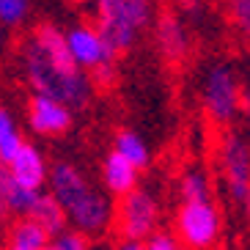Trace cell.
<instances>
[{"instance_id":"obj_1","label":"cell","mask_w":250,"mask_h":250,"mask_svg":"<svg viewBox=\"0 0 250 250\" xmlns=\"http://www.w3.org/2000/svg\"><path fill=\"white\" fill-rule=\"evenodd\" d=\"M22 63H25L28 83L33 85L36 96L55 99V102L66 104L72 113L83 110L88 104L91 94H94V83L88 80L85 72H80V69H63L58 63H52L30 39L22 44Z\"/></svg>"},{"instance_id":"obj_2","label":"cell","mask_w":250,"mask_h":250,"mask_svg":"<svg viewBox=\"0 0 250 250\" xmlns=\"http://www.w3.org/2000/svg\"><path fill=\"white\" fill-rule=\"evenodd\" d=\"M239 102H242V85L236 72L226 63H214L204 80V110L214 124L226 126L236 118Z\"/></svg>"},{"instance_id":"obj_3","label":"cell","mask_w":250,"mask_h":250,"mask_svg":"<svg viewBox=\"0 0 250 250\" xmlns=\"http://www.w3.org/2000/svg\"><path fill=\"white\" fill-rule=\"evenodd\" d=\"M179 239L192 250L212 248L220 234V217L212 201H184L179 209Z\"/></svg>"},{"instance_id":"obj_4","label":"cell","mask_w":250,"mask_h":250,"mask_svg":"<svg viewBox=\"0 0 250 250\" xmlns=\"http://www.w3.org/2000/svg\"><path fill=\"white\" fill-rule=\"evenodd\" d=\"M157 220H160V206L148 190L135 187L118 204V231L124 239H135V242L148 239L154 234Z\"/></svg>"},{"instance_id":"obj_5","label":"cell","mask_w":250,"mask_h":250,"mask_svg":"<svg viewBox=\"0 0 250 250\" xmlns=\"http://www.w3.org/2000/svg\"><path fill=\"white\" fill-rule=\"evenodd\" d=\"M220 162H223V176H226L228 195L242 204L245 195L250 192V143L242 132L223 135L220 140Z\"/></svg>"},{"instance_id":"obj_6","label":"cell","mask_w":250,"mask_h":250,"mask_svg":"<svg viewBox=\"0 0 250 250\" xmlns=\"http://www.w3.org/2000/svg\"><path fill=\"white\" fill-rule=\"evenodd\" d=\"M94 28L113 58H118L121 52L129 50L135 44V36H138V30L126 20L124 0H96V25Z\"/></svg>"},{"instance_id":"obj_7","label":"cell","mask_w":250,"mask_h":250,"mask_svg":"<svg viewBox=\"0 0 250 250\" xmlns=\"http://www.w3.org/2000/svg\"><path fill=\"white\" fill-rule=\"evenodd\" d=\"M63 39H66V50H69V55H72L74 66L85 74L94 72V69L102 66V63L116 61L110 52H107L104 42L99 39L96 28H91V25H74V28H69L66 33H63Z\"/></svg>"},{"instance_id":"obj_8","label":"cell","mask_w":250,"mask_h":250,"mask_svg":"<svg viewBox=\"0 0 250 250\" xmlns=\"http://www.w3.org/2000/svg\"><path fill=\"white\" fill-rule=\"evenodd\" d=\"M47 184H50V195L61 204L63 212L74 209L91 192L88 182L83 179V173L74 168L72 162H55L50 168V173H47Z\"/></svg>"},{"instance_id":"obj_9","label":"cell","mask_w":250,"mask_h":250,"mask_svg":"<svg viewBox=\"0 0 250 250\" xmlns=\"http://www.w3.org/2000/svg\"><path fill=\"white\" fill-rule=\"evenodd\" d=\"M28 124L36 135H63L72 129V110L55 99L33 94L28 104Z\"/></svg>"},{"instance_id":"obj_10","label":"cell","mask_w":250,"mask_h":250,"mask_svg":"<svg viewBox=\"0 0 250 250\" xmlns=\"http://www.w3.org/2000/svg\"><path fill=\"white\" fill-rule=\"evenodd\" d=\"M66 220L72 223L83 236L85 234H99V231H104L107 223L113 220V206H110V201L104 198L102 192L91 190L80 204L74 206V209L66 212Z\"/></svg>"},{"instance_id":"obj_11","label":"cell","mask_w":250,"mask_h":250,"mask_svg":"<svg viewBox=\"0 0 250 250\" xmlns=\"http://www.w3.org/2000/svg\"><path fill=\"white\" fill-rule=\"evenodd\" d=\"M8 170H11V176L17 179L20 187L36 190V192H42V187L47 182V173H50L42 151L36 146H30V143H22V148L17 151V157L8 162Z\"/></svg>"},{"instance_id":"obj_12","label":"cell","mask_w":250,"mask_h":250,"mask_svg":"<svg viewBox=\"0 0 250 250\" xmlns=\"http://www.w3.org/2000/svg\"><path fill=\"white\" fill-rule=\"evenodd\" d=\"M157 47H160V52L165 55V61H170V63H179V61L187 58V50H190V39H187V30H184L182 20H179L176 14H160V20H157Z\"/></svg>"},{"instance_id":"obj_13","label":"cell","mask_w":250,"mask_h":250,"mask_svg":"<svg viewBox=\"0 0 250 250\" xmlns=\"http://www.w3.org/2000/svg\"><path fill=\"white\" fill-rule=\"evenodd\" d=\"M102 179H104V187L110 190V195L124 198L126 192H132L138 187V168L132 162H126L121 154L110 151L102 162Z\"/></svg>"},{"instance_id":"obj_14","label":"cell","mask_w":250,"mask_h":250,"mask_svg":"<svg viewBox=\"0 0 250 250\" xmlns=\"http://www.w3.org/2000/svg\"><path fill=\"white\" fill-rule=\"evenodd\" d=\"M36 198H39V192L20 187V184H17V179L11 176L8 165H3V162H0V206H3L6 212H14V214L28 217L30 206L36 204Z\"/></svg>"},{"instance_id":"obj_15","label":"cell","mask_w":250,"mask_h":250,"mask_svg":"<svg viewBox=\"0 0 250 250\" xmlns=\"http://www.w3.org/2000/svg\"><path fill=\"white\" fill-rule=\"evenodd\" d=\"M28 217L36 226L44 228L47 236H61L66 231V212L61 209V204L52 198L50 192H39V198H36V204L30 206Z\"/></svg>"},{"instance_id":"obj_16","label":"cell","mask_w":250,"mask_h":250,"mask_svg":"<svg viewBox=\"0 0 250 250\" xmlns=\"http://www.w3.org/2000/svg\"><path fill=\"white\" fill-rule=\"evenodd\" d=\"M47 239L50 236L44 234V228L36 226L30 217H22L11 226V234H8V248L6 250H44Z\"/></svg>"},{"instance_id":"obj_17","label":"cell","mask_w":250,"mask_h":250,"mask_svg":"<svg viewBox=\"0 0 250 250\" xmlns=\"http://www.w3.org/2000/svg\"><path fill=\"white\" fill-rule=\"evenodd\" d=\"M22 135L17 129V121L14 116L6 110V107H0V162L8 165V162L17 157V151L22 148Z\"/></svg>"},{"instance_id":"obj_18","label":"cell","mask_w":250,"mask_h":250,"mask_svg":"<svg viewBox=\"0 0 250 250\" xmlns=\"http://www.w3.org/2000/svg\"><path fill=\"white\" fill-rule=\"evenodd\" d=\"M116 154H121L126 162H132L138 170L148 165V146L143 143V138H140L138 132H132V129L116 135Z\"/></svg>"},{"instance_id":"obj_19","label":"cell","mask_w":250,"mask_h":250,"mask_svg":"<svg viewBox=\"0 0 250 250\" xmlns=\"http://www.w3.org/2000/svg\"><path fill=\"white\" fill-rule=\"evenodd\" d=\"M182 201H209V179L204 170H187L182 179Z\"/></svg>"},{"instance_id":"obj_20","label":"cell","mask_w":250,"mask_h":250,"mask_svg":"<svg viewBox=\"0 0 250 250\" xmlns=\"http://www.w3.org/2000/svg\"><path fill=\"white\" fill-rule=\"evenodd\" d=\"M124 11L135 30H143L151 22V0H124Z\"/></svg>"},{"instance_id":"obj_21","label":"cell","mask_w":250,"mask_h":250,"mask_svg":"<svg viewBox=\"0 0 250 250\" xmlns=\"http://www.w3.org/2000/svg\"><path fill=\"white\" fill-rule=\"evenodd\" d=\"M28 11V0H0V25H22Z\"/></svg>"},{"instance_id":"obj_22","label":"cell","mask_w":250,"mask_h":250,"mask_svg":"<svg viewBox=\"0 0 250 250\" xmlns=\"http://www.w3.org/2000/svg\"><path fill=\"white\" fill-rule=\"evenodd\" d=\"M228 14L234 20L236 30L250 42V0H228Z\"/></svg>"},{"instance_id":"obj_23","label":"cell","mask_w":250,"mask_h":250,"mask_svg":"<svg viewBox=\"0 0 250 250\" xmlns=\"http://www.w3.org/2000/svg\"><path fill=\"white\" fill-rule=\"evenodd\" d=\"M55 248L58 250H88V242L80 231H63L61 236H55Z\"/></svg>"},{"instance_id":"obj_24","label":"cell","mask_w":250,"mask_h":250,"mask_svg":"<svg viewBox=\"0 0 250 250\" xmlns=\"http://www.w3.org/2000/svg\"><path fill=\"white\" fill-rule=\"evenodd\" d=\"M88 80L94 83V85H110V83L116 80V61L102 63V66H96L94 72H88Z\"/></svg>"},{"instance_id":"obj_25","label":"cell","mask_w":250,"mask_h":250,"mask_svg":"<svg viewBox=\"0 0 250 250\" xmlns=\"http://www.w3.org/2000/svg\"><path fill=\"white\" fill-rule=\"evenodd\" d=\"M146 250H182L170 234H151L146 242Z\"/></svg>"},{"instance_id":"obj_26","label":"cell","mask_w":250,"mask_h":250,"mask_svg":"<svg viewBox=\"0 0 250 250\" xmlns=\"http://www.w3.org/2000/svg\"><path fill=\"white\" fill-rule=\"evenodd\" d=\"M182 8L187 11V14L198 17L201 11H204V3H201V0H182Z\"/></svg>"},{"instance_id":"obj_27","label":"cell","mask_w":250,"mask_h":250,"mask_svg":"<svg viewBox=\"0 0 250 250\" xmlns=\"http://www.w3.org/2000/svg\"><path fill=\"white\" fill-rule=\"evenodd\" d=\"M239 107H242V110H245V116L250 118V80L242 85V102H239Z\"/></svg>"},{"instance_id":"obj_28","label":"cell","mask_w":250,"mask_h":250,"mask_svg":"<svg viewBox=\"0 0 250 250\" xmlns=\"http://www.w3.org/2000/svg\"><path fill=\"white\" fill-rule=\"evenodd\" d=\"M116 250H146V242H135V239H124Z\"/></svg>"},{"instance_id":"obj_29","label":"cell","mask_w":250,"mask_h":250,"mask_svg":"<svg viewBox=\"0 0 250 250\" xmlns=\"http://www.w3.org/2000/svg\"><path fill=\"white\" fill-rule=\"evenodd\" d=\"M3 228H6V209L0 206V234H3Z\"/></svg>"},{"instance_id":"obj_30","label":"cell","mask_w":250,"mask_h":250,"mask_svg":"<svg viewBox=\"0 0 250 250\" xmlns=\"http://www.w3.org/2000/svg\"><path fill=\"white\" fill-rule=\"evenodd\" d=\"M242 209H245V212H248V217H250V192H248V195H245V201H242Z\"/></svg>"},{"instance_id":"obj_31","label":"cell","mask_w":250,"mask_h":250,"mask_svg":"<svg viewBox=\"0 0 250 250\" xmlns=\"http://www.w3.org/2000/svg\"><path fill=\"white\" fill-rule=\"evenodd\" d=\"M44 250H58V248H55V245H47V248Z\"/></svg>"},{"instance_id":"obj_32","label":"cell","mask_w":250,"mask_h":250,"mask_svg":"<svg viewBox=\"0 0 250 250\" xmlns=\"http://www.w3.org/2000/svg\"><path fill=\"white\" fill-rule=\"evenodd\" d=\"M0 42H3V30H0Z\"/></svg>"}]
</instances>
